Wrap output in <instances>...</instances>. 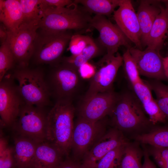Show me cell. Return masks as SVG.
Returning <instances> with one entry per match:
<instances>
[{
  "label": "cell",
  "mask_w": 168,
  "mask_h": 168,
  "mask_svg": "<svg viewBox=\"0 0 168 168\" xmlns=\"http://www.w3.org/2000/svg\"><path fill=\"white\" fill-rule=\"evenodd\" d=\"M112 127L121 132L129 139L146 133L154 126L147 117L135 95L128 91L118 93L113 110L109 116Z\"/></svg>",
  "instance_id": "6da1fadb"
},
{
  "label": "cell",
  "mask_w": 168,
  "mask_h": 168,
  "mask_svg": "<svg viewBox=\"0 0 168 168\" xmlns=\"http://www.w3.org/2000/svg\"><path fill=\"white\" fill-rule=\"evenodd\" d=\"M76 111L73 102L59 100L55 102L47 115L46 140L66 156L71 150Z\"/></svg>",
  "instance_id": "7a4b0ae2"
},
{
  "label": "cell",
  "mask_w": 168,
  "mask_h": 168,
  "mask_svg": "<svg viewBox=\"0 0 168 168\" xmlns=\"http://www.w3.org/2000/svg\"><path fill=\"white\" fill-rule=\"evenodd\" d=\"M42 2L44 8L39 24L42 31L53 33L69 30L84 31L91 27L92 17L74 2L71 7L72 4L66 7H56L47 6Z\"/></svg>",
  "instance_id": "3957f363"
},
{
  "label": "cell",
  "mask_w": 168,
  "mask_h": 168,
  "mask_svg": "<svg viewBox=\"0 0 168 168\" xmlns=\"http://www.w3.org/2000/svg\"><path fill=\"white\" fill-rule=\"evenodd\" d=\"M24 103L46 107L51 103V96L44 71L28 67H17L11 73Z\"/></svg>",
  "instance_id": "277c9868"
},
{
  "label": "cell",
  "mask_w": 168,
  "mask_h": 168,
  "mask_svg": "<svg viewBox=\"0 0 168 168\" xmlns=\"http://www.w3.org/2000/svg\"><path fill=\"white\" fill-rule=\"evenodd\" d=\"M51 66V69L46 76L51 97L55 102H73L81 92L83 78L78 71L60 63Z\"/></svg>",
  "instance_id": "5b68a950"
},
{
  "label": "cell",
  "mask_w": 168,
  "mask_h": 168,
  "mask_svg": "<svg viewBox=\"0 0 168 168\" xmlns=\"http://www.w3.org/2000/svg\"><path fill=\"white\" fill-rule=\"evenodd\" d=\"M109 124L107 117L92 121L78 117L74 123L72 138V159L78 162L82 161L96 142L107 130Z\"/></svg>",
  "instance_id": "8992f818"
},
{
  "label": "cell",
  "mask_w": 168,
  "mask_h": 168,
  "mask_svg": "<svg viewBox=\"0 0 168 168\" xmlns=\"http://www.w3.org/2000/svg\"><path fill=\"white\" fill-rule=\"evenodd\" d=\"M46 107L24 103L12 128L16 135L29 138L36 142L46 140L47 117Z\"/></svg>",
  "instance_id": "52a82bcc"
},
{
  "label": "cell",
  "mask_w": 168,
  "mask_h": 168,
  "mask_svg": "<svg viewBox=\"0 0 168 168\" xmlns=\"http://www.w3.org/2000/svg\"><path fill=\"white\" fill-rule=\"evenodd\" d=\"M35 41L32 57L37 64L51 66L59 63L73 34L68 31L53 33L42 31Z\"/></svg>",
  "instance_id": "ba28073f"
},
{
  "label": "cell",
  "mask_w": 168,
  "mask_h": 168,
  "mask_svg": "<svg viewBox=\"0 0 168 168\" xmlns=\"http://www.w3.org/2000/svg\"><path fill=\"white\" fill-rule=\"evenodd\" d=\"M123 58L118 53L116 55L106 54L94 65V72L90 78L89 86L81 100H85L100 92L114 90L113 83Z\"/></svg>",
  "instance_id": "9c48e42d"
},
{
  "label": "cell",
  "mask_w": 168,
  "mask_h": 168,
  "mask_svg": "<svg viewBox=\"0 0 168 168\" xmlns=\"http://www.w3.org/2000/svg\"><path fill=\"white\" fill-rule=\"evenodd\" d=\"M38 26L22 24L16 30L8 31L6 42L14 56L17 67H28L32 57Z\"/></svg>",
  "instance_id": "30bf717a"
},
{
  "label": "cell",
  "mask_w": 168,
  "mask_h": 168,
  "mask_svg": "<svg viewBox=\"0 0 168 168\" xmlns=\"http://www.w3.org/2000/svg\"><path fill=\"white\" fill-rule=\"evenodd\" d=\"M24 103L11 73L0 81V115L2 123L12 127Z\"/></svg>",
  "instance_id": "8fae6325"
},
{
  "label": "cell",
  "mask_w": 168,
  "mask_h": 168,
  "mask_svg": "<svg viewBox=\"0 0 168 168\" xmlns=\"http://www.w3.org/2000/svg\"><path fill=\"white\" fill-rule=\"evenodd\" d=\"M118 93L114 90L100 92L85 100H81L76 110L79 117L96 121L110 114L115 103Z\"/></svg>",
  "instance_id": "7c38bea8"
},
{
  "label": "cell",
  "mask_w": 168,
  "mask_h": 168,
  "mask_svg": "<svg viewBox=\"0 0 168 168\" xmlns=\"http://www.w3.org/2000/svg\"><path fill=\"white\" fill-rule=\"evenodd\" d=\"M90 26L99 32L98 44L107 54L114 55L120 46H129L128 39L116 24L105 16L95 15L92 17Z\"/></svg>",
  "instance_id": "4fadbf2b"
},
{
  "label": "cell",
  "mask_w": 168,
  "mask_h": 168,
  "mask_svg": "<svg viewBox=\"0 0 168 168\" xmlns=\"http://www.w3.org/2000/svg\"><path fill=\"white\" fill-rule=\"evenodd\" d=\"M130 141L121 132L112 127L94 144L81 163L82 168H94L99 161L110 151Z\"/></svg>",
  "instance_id": "5bb4252c"
},
{
  "label": "cell",
  "mask_w": 168,
  "mask_h": 168,
  "mask_svg": "<svg viewBox=\"0 0 168 168\" xmlns=\"http://www.w3.org/2000/svg\"><path fill=\"white\" fill-rule=\"evenodd\" d=\"M128 49L140 75L160 81L167 79L164 70L163 58L159 51L147 49L142 51L133 47Z\"/></svg>",
  "instance_id": "9a60e30c"
},
{
  "label": "cell",
  "mask_w": 168,
  "mask_h": 168,
  "mask_svg": "<svg viewBox=\"0 0 168 168\" xmlns=\"http://www.w3.org/2000/svg\"><path fill=\"white\" fill-rule=\"evenodd\" d=\"M119 7L113 12V18L116 24L128 39L141 50L140 25L131 1L122 0Z\"/></svg>",
  "instance_id": "2e32d148"
},
{
  "label": "cell",
  "mask_w": 168,
  "mask_h": 168,
  "mask_svg": "<svg viewBox=\"0 0 168 168\" xmlns=\"http://www.w3.org/2000/svg\"><path fill=\"white\" fill-rule=\"evenodd\" d=\"M64 156L54 145L47 140L37 144L33 168H58Z\"/></svg>",
  "instance_id": "e0dca14e"
},
{
  "label": "cell",
  "mask_w": 168,
  "mask_h": 168,
  "mask_svg": "<svg viewBox=\"0 0 168 168\" xmlns=\"http://www.w3.org/2000/svg\"><path fill=\"white\" fill-rule=\"evenodd\" d=\"M158 1L142 0L137 13L141 33L142 44L146 46L153 23L161 11Z\"/></svg>",
  "instance_id": "ac0fdd59"
},
{
  "label": "cell",
  "mask_w": 168,
  "mask_h": 168,
  "mask_svg": "<svg viewBox=\"0 0 168 168\" xmlns=\"http://www.w3.org/2000/svg\"><path fill=\"white\" fill-rule=\"evenodd\" d=\"M37 143L29 138L16 135L13 148L15 168H33Z\"/></svg>",
  "instance_id": "d6986e66"
},
{
  "label": "cell",
  "mask_w": 168,
  "mask_h": 168,
  "mask_svg": "<svg viewBox=\"0 0 168 168\" xmlns=\"http://www.w3.org/2000/svg\"><path fill=\"white\" fill-rule=\"evenodd\" d=\"M168 35V9L161 7V11L156 19L148 35L147 49L158 51L161 49Z\"/></svg>",
  "instance_id": "ffe728a7"
},
{
  "label": "cell",
  "mask_w": 168,
  "mask_h": 168,
  "mask_svg": "<svg viewBox=\"0 0 168 168\" xmlns=\"http://www.w3.org/2000/svg\"><path fill=\"white\" fill-rule=\"evenodd\" d=\"M0 20L8 31H14L19 28L23 21L19 0H0Z\"/></svg>",
  "instance_id": "44dd1931"
},
{
  "label": "cell",
  "mask_w": 168,
  "mask_h": 168,
  "mask_svg": "<svg viewBox=\"0 0 168 168\" xmlns=\"http://www.w3.org/2000/svg\"><path fill=\"white\" fill-rule=\"evenodd\" d=\"M101 48L92 39L80 54L76 55H71L68 57H63L59 63L78 71L82 66L101 53Z\"/></svg>",
  "instance_id": "7402d4cb"
},
{
  "label": "cell",
  "mask_w": 168,
  "mask_h": 168,
  "mask_svg": "<svg viewBox=\"0 0 168 168\" xmlns=\"http://www.w3.org/2000/svg\"><path fill=\"white\" fill-rule=\"evenodd\" d=\"M130 139L141 144L156 147L168 148V127L155 125L148 132L134 136Z\"/></svg>",
  "instance_id": "603a6c76"
},
{
  "label": "cell",
  "mask_w": 168,
  "mask_h": 168,
  "mask_svg": "<svg viewBox=\"0 0 168 168\" xmlns=\"http://www.w3.org/2000/svg\"><path fill=\"white\" fill-rule=\"evenodd\" d=\"M140 144L130 141L125 144L117 168H142L143 151Z\"/></svg>",
  "instance_id": "cb8c5ba5"
},
{
  "label": "cell",
  "mask_w": 168,
  "mask_h": 168,
  "mask_svg": "<svg viewBox=\"0 0 168 168\" xmlns=\"http://www.w3.org/2000/svg\"><path fill=\"white\" fill-rule=\"evenodd\" d=\"M122 0H76L74 2L81 4L84 9L89 13L95 15L109 16L119 6Z\"/></svg>",
  "instance_id": "d4e9b609"
},
{
  "label": "cell",
  "mask_w": 168,
  "mask_h": 168,
  "mask_svg": "<svg viewBox=\"0 0 168 168\" xmlns=\"http://www.w3.org/2000/svg\"><path fill=\"white\" fill-rule=\"evenodd\" d=\"M19 1L22 13V24L30 25L39 27L43 9L42 0Z\"/></svg>",
  "instance_id": "484cf974"
},
{
  "label": "cell",
  "mask_w": 168,
  "mask_h": 168,
  "mask_svg": "<svg viewBox=\"0 0 168 168\" xmlns=\"http://www.w3.org/2000/svg\"><path fill=\"white\" fill-rule=\"evenodd\" d=\"M144 82L154 91L156 98V101L168 119V86L156 80Z\"/></svg>",
  "instance_id": "4316f807"
},
{
  "label": "cell",
  "mask_w": 168,
  "mask_h": 168,
  "mask_svg": "<svg viewBox=\"0 0 168 168\" xmlns=\"http://www.w3.org/2000/svg\"><path fill=\"white\" fill-rule=\"evenodd\" d=\"M16 63L13 54L6 42L0 48V81L9 72Z\"/></svg>",
  "instance_id": "83f0119b"
},
{
  "label": "cell",
  "mask_w": 168,
  "mask_h": 168,
  "mask_svg": "<svg viewBox=\"0 0 168 168\" xmlns=\"http://www.w3.org/2000/svg\"><path fill=\"white\" fill-rule=\"evenodd\" d=\"M125 143L109 152L99 161L94 168H117Z\"/></svg>",
  "instance_id": "f1b7e54d"
},
{
  "label": "cell",
  "mask_w": 168,
  "mask_h": 168,
  "mask_svg": "<svg viewBox=\"0 0 168 168\" xmlns=\"http://www.w3.org/2000/svg\"><path fill=\"white\" fill-rule=\"evenodd\" d=\"M125 72L131 85L142 82L136 63L131 54L128 48L122 56Z\"/></svg>",
  "instance_id": "f546056e"
},
{
  "label": "cell",
  "mask_w": 168,
  "mask_h": 168,
  "mask_svg": "<svg viewBox=\"0 0 168 168\" xmlns=\"http://www.w3.org/2000/svg\"><path fill=\"white\" fill-rule=\"evenodd\" d=\"M141 105L144 111L148 116V117L153 125H156L159 123H166V118L155 100L153 99Z\"/></svg>",
  "instance_id": "4dcf8cb0"
},
{
  "label": "cell",
  "mask_w": 168,
  "mask_h": 168,
  "mask_svg": "<svg viewBox=\"0 0 168 168\" xmlns=\"http://www.w3.org/2000/svg\"><path fill=\"white\" fill-rule=\"evenodd\" d=\"M92 39L89 36L80 34H73L69 43L68 49L72 55H76L81 53Z\"/></svg>",
  "instance_id": "1f68e13d"
},
{
  "label": "cell",
  "mask_w": 168,
  "mask_h": 168,
  "mask_svg": "<svg viewBox=\"0 0 168 168\" xmlns=\"http://www.w3.org/2000/svg\"><path fill=\"white\" fill-rule=\"evenodd\" d=\"M145 145L149 156H152L160 168H168V148Z\"/></svg>",
  "instance_id": "d6a6232c"
},
{
  "label": "cell",
  "mask_w": 168,
  "mask_h": 168,
  "mask_svg": "<svg viewBox=\"0 0 168 168\" xmlns=\"http://www.w3.org/2000/svg\"><path fill=\"white\" fill-rule=\"evenodd\" d=\"M136 96L141 104L153 99L151 89L143 81L131 85Z\"/></svg>",
  "instance_id": "836d02e7"
},
{
  "label": "cell",
  "mask_w": 168,
  "mask_h": 168,
  "mask_svg": "<svg viewBox=\"0 0 168 168\" xmlns=\"http://www.w3.org/2000/svg\"><path fill=\"white\" fill-rule=\"evenodd\" d=\"M15 168L13 148L7 147L0 150V168Z\"/></svg>",
  "instance_id": "e575fe53"
},
{
  "label": "cell",
  "mask_w": 168,
  "mask_h": 168,
  "mask_svg": "<svg viewBox=\"0 0 168 168\" xmlns=\"http://www.w3.org/2000/svg\"><path fill=\"white\" fill-rule=\"evenodd\" d=\"M46 5L56 7H64L69 6L74 3L73 0H42Z\"/></svg>",
  "instance_id": "d590c367"
},
{
  "label": "cell",
  "mask_w": 168,
  "mask_h": 168,
  "mask_svg": "<svg viewBox=\"0 0 168 168\" xmlns=\"http://www.w3.org/2000/svg\"><path fill=\"white\" fill-rule=\"evenodd\" d=\"M58 168H82L81 163L68 156L63 160Z\"/></svg>",
  "instance_id": "8d00e7d4"
},
{
  "label": "cell",
  "mask_w": 168,
  "mask_h": 168,
  "mask_svg": "<svg viewBox=\"0 0 168 168\" xmlns=\"http://www.w3.org/2000/svg\"><path fill=\"white\" fill-rule=\"evenodd\" d=\"M143 151L144 161L142 168H157L156 165L151 160L150 156L144 144H141Z\"/></svg>",
  "instance_id": "74e56055"
},
{
  "label": "cell",
  "mask_w": 168,
  "mask_h": 168,
  "mask_svg": "<svg viewBox=\"0 0 168 168\" xmlns=\"http://www.w3.org/2000/svg\"><path fill=\"white\" fill-rule=\"evenodd\" d=\"M8 30L3 25H0V37L1 43L6 42Z\"/></svg>",
  "instance_id": "f35d334b"
},
{
  "label": "cell",
  "mask_w": 168,
  "mask_h": 168,
  "mask_svg": "<svg viewBox=\"0 0 168 168\" xmlns=\"http://www.w3.org/2000/svg\"><path fill=\"white\" fill-rule=\"evenodd\" d=\"M163 64L165 74L168 79V56L163 58Z\"/></svg>",
  "instance_id": "ab89813d"
},
{
  "label": "cell",
  "mask_w": 168,
  "mask_h": 168,
  "mask_svg": "<svg viewBox=\"0 0 168 168\" xmlns=\"http://www.w3.org/2000/svg\"><path fill=\"white\" fill-rule=\"evenodd\" d=\"M162 1H163V2L165 3L166 5V7L168 9V0H164Z\"/></svg>",
  "instance_id": "60d3db41"
}]
</instances>
